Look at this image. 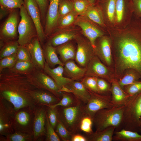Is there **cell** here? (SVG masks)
<instances>
[{
	"instance_id": "cell-38",
	"label": "cell",
	"mask_w": 141,
	"mask_h": 141,
	"mask_svg": "<svg viewBox=\"0 0 141 141\" xmlns=\"http://www.w3.org/2000/svg\"><path fill=\"white\" fill-rule=\"evenodd\" d=\"M102 3L106 11L107 15L109 20L113 22L114 20L115 12L116 0H102Z\"/></svg>"
},
{
	"instance_id": "cell-11",
	"label": "cell",
	"mask_w": 141,
	"mask_h": 141,
	"mask_svg": "<svg viewBox=\"0 0 141 141\" xmlns=\"http://www.w3.org/2000/svg\"><path fill=\"white\" fill-rule=\"evenodd\" d=\"M74 39L77 44L75 60L82 67H86L95 55L94 50L87 38L77 35Z\"/></svg>"
},
{
	"instance_id": "cell-15",
	"label": "cell",
	"mask_w": 141,
	"mask_h": 141,
	"mask_svg": "<svg viewBox=\"0 0 141 141\" xmlns=\"http://www.w3.org/2000/svg\"><path fill=\"white\" fill-rule=\"evenodd\" d=\"M18 15L15 11L12 12L4 24L1 30V38L5 43L15 38L18 28Z\"/></svg>"
},
{
	"instance_id": "cell-16",
	"label": "cell",
	"mask_w": 141,
	"mask_h": 141,
	"mask_svg": "<svg viewBox=\"0 0 141 141\" xmlns=\"http://www.w3.org/2000/svg\"><path fill=\"white\" fill-rule=\"evenodd\" d=\"M26 46L29 50L32 62L36 69L43 70L45 61L43 49L37 36L34 37Z\"/></svg>"
},
{
	"instance_id": "cell-24",
	"label": "cell",
	"mask_w": 141,
	"mask_h": 141,
	"mask_svg": "<svg viewBox=\"0 0 141 141\" xmlns=\"http://www.w3.org/2000/svg\"><path fill=\"white\" fill-rule=\"evenodd\" d=\"M110 92L111 93L112 101L115 107L123 106L130 96L115 80L112 82Z\"/></svg>"
},
{
	"instance_id": "cell-5",
	"label": "cell",
	"mask_w": 141,
	"mask_h": 141,
	"mask_svg": "<svg viewBox=\"0 0 141 141\" xmlns=\"http://www.w3.org/2000/svg\"><path fill=\"white\" fill-rule=\"evenodd\" d=\"M84 105L79 102L76 104L70 107H56L58 119L73 134L77 133L81 121L84 115Z\"/></svg>"
},
{
	"instance_id": "cell-48",
	"label": "cell",
	"mask_w": 141,
	"mask_h": 141,
	"mask_svg": "<svg viewBox=\"0 0 141 141\" xmlns=\"http://www.w3.org/2000/svg\"><path fill=\"white\" fill-rule=\"evenodd\" d=\"M0 2L3 7L9 9L20 8L24 4V0H0Z\"/></svg>"
},
{
	"instance_id": "cell-28",
	"label": "cell",
	"mask_w": 141,
	"mask_h": 141,
	"mask_svg": "<svg viewBox=\"0 0 141 141\" xmlns=\"http://www.w3.org/2000/svg\"><path fill=\"white\" fill-rule=\"evenodd\" d=\"M45 62L51 68L57 65L64 66V64L59 58L56 47L48 43L43 49Z\"/></svg>"
},
{
	"instance_id": "cell-41",
	"label": "cell",
	"mask_w": 141,
	"mask_h": 141,
	"mask_svg": "<svg viewBox=\"0 0 141 141\" xmlns=\"http://www.w3.org/2000/svg\"><path fill=\"white\" fill-rule=\"evenodd\" d=\"M74 10L78 15H85L90 4L86 0H74Z\"/></svg>"
},
{
	"instance_id": "cell-56",
	"label": "cell",
	"mask_w": 141,
	"mask_h": 141,
	"mask_svg": "<svg viewBox=\"0 0 141 141\" xmlns=\"http://www.w3.org/2000/svg\"><path fill=\"white\" fill-rule=\"evenodd\" d=\"M140 127H141V118L140 120Z\"/></svg>"
},
{
	"instance_id": "cell-23",
	"label": "cell",
	"mask_w": 141,
	"mask_h": 141,
	"mask_svg": "<svg viewBox=\"0 0 141 141\" xmlns=\"http://www.w3.org/2000/svg\"><path fill=\"white\" fill-rule=\"evenodd\" d=\"M64 77L74 80H80L85 77L86 67L79 66L73 60L66 62L64 66Z\"/></svg>"
},
{
	"instance_id": "cell-9",
	"label": "cell",
	"mask_w": 141,
	"mask_h": 141,
	"mask_svg": "<svg viewBox=\"0 0 141 141\" xmlns=\"http://www.w3.org/2000/svg\"><path fill=\"white\" fill-rule=\"evenodd\" d=\"M88 90L90 97L88 103L84 105V115L89 116L92 118L98 111L115 107L112 101L111 96L102 95Z\"/></svg>"
},
{
	"instance_id": "cell-53",
	"label": "cell",
	"mask_w": 141,
	"mask_h": 141,
	"mask_svg": "<svg viewBox=\"0 0 141 141\" xmlns=\"http://www.w3.org/2000/svg\"><path fill=\"white\" fill-rule=\"evenodd\" d=\"M71 141H88L86 137L79 134H73Z\"/></svg>"
},
{
	"instance_id": "cell-30",
	"label": "cell",
	"mask_w": 141,
	"mask_h": 141,
	"mask_svg": "<svg viewBox=\"0 0 141 141\" xmlns=\"http://www.w3.org/2000/svg\"><path fill=\"white\" fill-rule=\"evenodd\" d=\"M7 69L12 72L27 75L36 69L32 62L17 61L13 67Z\"/></svg>"
},
{
	"instance_id": "cell-26",
	"label": "cell",
	"mask_w": 141,
	"mask_h": 141,
	"mask_svg": "<svg viewBox=\"0 0 141 141\" xmlns=\"http://www.w3.org/2000/svg\"><path fill=\"white\" fill-rule=\"evenodd\" d=\"M77 35L74 31L64 30L53 36L48 43L56 47L74 39Z\"/></svg>"
},
{
	"instance_id": "cell-8",
	"label": "cell",
	"mask_w": 141,
	"mask_h": 141,
	"mask_svg": "<svg viewBox=\"0 0 141 141\" xmlns=\"http://www.w3.org/2000/svg\"><path fill=\"white\" fill-rule=\"evenodd\" d=\"M34 110L24 108L16 111L12 122L14 131H19L33 135Z\"/></svg>"
},
{
	"instance_id": "cell-43",
	"label": "cell",
	"mask_w": 141,
	"mask_h": 141,
	"mask_svg": "<svg viewBox=\"0 0 141 141\" xmlns=\"http://www.w3.org/2000/svg\"><path fill=\"white\" fill-rule=\"evenodd\" d=\"M46 140L47 141H60V138L56 132L55 130L50 125L46 113Z\"/></svg>"
},
{
	"instance_id": "cell-21",
	"label": "cell",
	"mask_w": 141,
	"mask_h": 141,
	"mask_svg": "<svg viewBox=\"0 0 141 141\" xmlns=\"http://www.w3.org/2000/svg\"><path fill=\"white\" fill-rule=\"evenodd\" d=\"M31 95L37 104L45 106L52 105L60 100L48 91L35 89L30 92Z\"/></svg>"
},
{
	"instance_id": "cell-6",
	"label": "cell",
	"mask_w": 141,
	"mask_h": 141,
	"mask_svg": "<svg viewBox=\"0 0 141 141\" xmlns=\"http://www.w3.org/2000/svg\"><path fill=\"white\" fill-rule=\"evenodd\" d=\"M20 14L21 19L18 26L17 41L19 45L26 46L37 36V30L24 4L20 8Z\"/></svg>"
},
{
	"instance_id": "cell-19",
	"label": "cell",
	"mask_w": 141,
	"mask_h": 141,
	"mask_svg": "<svg viewBox=\"0 0 141 141\" xmlns=\"http://www.w3.org/2000/svg\"><path fill=\"white\" fill-rule=\"evenodd\" d=\"M64 66H58L51 68L45 62L43 71L56 83L60 89L63 86L74 80L64 76Z\"/></svg>"
},
{
	"instance_id": "cell-33",
	"label": "cell",
	"mask_w": 141,
	"mask_h": 141,
	"mask_svg": "<svg viewBox=\"0 0 141 141\" xmlns=\"http://www.w3.org/2000/svg\"><path fill=\"white\" fill-rule=\"evenodd\" d=\"M17 41H12L5 43L1 48L0 59L17 53L19 46Z\"/></svg>"
},
{
	"instance_id": "cell-54",
	"label": "cell",
	"mask_w": 141,
	"mask_h": 141,
	"mask_svg": "<svg viewBox=\"0 0 141 141\" xmlns=\"http://www.w3.org/2000/svg\"><path fill=\"white\" fill-rule=\"evenodd\" d=\"M90 4L93 5L95 2L96 0H86Z\"/></svg>"
},
{
	"instance_id": "cell-1",
	"label": "cell",
	"mask_w": 141,
	"mask_h": 141,
	"mask_svg": "<svg viewBox=\"0 0 141 141\" xmlns=\"http://www.w3.org/2000/svg\"><path fill=\"white\" fill-rule=\"evenodd\" d=\"M36 89L26 75L11 72L7 69L0 73V97L10 103L16 111L24 108L34 110L37 104L30 92Z\"/></svg>"
},
{
	"instance_id": "cell-44",
	"label": "cell",
	"mask_w": 141,
	"mask_h": 141,
	"mask_svg": "<svg viewBox=\"0 0 141 141\" xmlns=\"http://www.w3.org/2000/svg\"><path fill=\"white\" fill-rule=\"evenodd\" d=\"M16 55L17 61L32 62L30 53L26 46L19 45Z\"/></svg>"
},
{
	"instance_id": "cell-45",
	"label": "cell",
	"mask_w": 141,
	"mask_h": 141,
	"mask_svg": "<svg viewBox=\"0 0 141 141\" xmlns=\"http://www.w3.org/2000/svg\"><path fill=\"white\" fill-rule=\"evenodd\" d=\"M126 3V0H116L115 12L118 22L122 19Z\"/></svg>"
},
{
	"instance_id": "cell-2",
	"label": "cell",
	"mask_w": 141,
	"mask_h": 141,
	"mask_svg": "<svg viewBox=\"0 0 141 141\" xmlns=\"http://www.w3.org/2000/svg\"><path fill=\"white\" fill-rule=\"evenodd\" d=\"M130 26L116 39L119 65L122 70L132 69L141 75V17H136Z\"/></svg>"
},
{
	"instance_id": "cell-51",
	"label": "cell",
	"mask_w": 141,
	"mask_h": 141,
	"mask_svg": "<svg viewBox=\"0 0 141 141\" xmlns=\"http://www.w3.org/2000/svg\"><path fill=\"white\" fill-rule=\"evenodd\" d=\"M39 7L41 16L43 18L46 12L48 0H36Z\"/></svg>"
},
{
	"instance_id": "cell-20",
	"label": "cell",
	"mask_w": 141,
	"mask_h": 141,
	"mask_svg": "<svg viewBox=\"0 0 141 141\" xmlns=\"http://www.w3.org/2000/svg\"><path fill=\"white\" fill-rule=\"evenodd\" d=\"M64 86L84 105L86 104L89 101L90 97V92L80 81L73 80Z\"/></svg>"
},
{
	"instance_id": "cell-4",
	"label": "cell",
	"mask_w": 141,
	"mask_h": 141,
	"mask_svg": "<svg viewBox=\"0 0 141 141\" xmlns=\"http://www.w3.org/2000/svg\"><path fill=\"white\" fill-rule=\"evenodd\" d=\"M124 105L104 108L97 112L92 118L96 131L103 130L114 126L118 128L121 126Z\"/></svg>"
},
{
	"instance_id": "cell-50",
	"label": "cell",
	"mask_w": 141,
	"mask_h": 141,
	"mask_svg": "<svg viewBox=\"0 0 141 141\" xmlns=\"http://www.w3.org/2000/svg\"><path fill=\"white\" fill-rule=\"evenodd\" d=\"M97 81L99 94L103 95L108 91H110L111 87L105 80L97 77Z\"/></svg>"
},
{
	"instance_id": "cell-25",
	"label": "cell",
	"mask_w": 141,
	"mask_h": 141,
	"mask_svg": "<svg viewBox=\"0 0 141 141\" xmlns=\"http://www.w3.org/2000/svg\"><path fill=\"white\" fill-rule=\"evenodd\" d=\"M56 47V52L64 64L69 60H75L76 50L72 43L69 42Z\"/></svg>"
},
{
	"instance_id": "cell-31",
	"label": "cell",
	"mask_w": 141,
	"mask_h": 141,
	"mask_svg": "<svg viewBox=\"0 0 141 141\" xmlns=\"http://www.w3.org/2000/svg\"><path fill=\"white\" fill-rule=\"evenodd\" d=\"M61 92L62 98L58 103L54 105L46 106L51 108L58 107H67L75 105L80 102L72 93L64 92Z\"/></svg>"
},
{
	"instance_id": "cell-12",
	"label": "cell",
	"mask_w": 141,
	"mask_h": 141,
	"mask_svg": "<svg viewBox=\"0 0 141 141\" xmlns=\"http://www.w3.org/2000/svg\"><path fill=\"white\" fill-rule=\"evenodd\" d=\"M33 126V141L46 136L47 108L44 105L38 104L34 110Z\"/></svg>"
},
{
	"instance_id": "cell-49",
	"label": "cell",
	"mask_w": 141,
	"mask_h": 141,
	"mask_svg": "<svg viewBox=\"0 0 141 141\" xmlns=\"http://www.w3.org/2000/svg\"><path fill=\"white\" fill-rule=\"evenodd\" d=\"M130 96H133L141 91V81L135 83L124 86L122 89Z\"/></svg>"
},
{
	"instance_id": "cell-3",
	"label": "cell",
	"mask_w": 141,
	"mask_h": 141,
	"mask_svg": "<svg viewBox=\"0 0 141 141\" xmlns=\"http://www.w3.org/2000/svg\"><path fill=\"white\" fill-rule=\"evenodd\" d=\"M141 118V91L130 96L124 105L121 125L123 128L138 132Z\"/></svg>"
},
{
	"instance_id": "cell-22",
	"label": "cell",
	"mask_w": 141,
	"mask_h": 141,
	"mask_svg": "<svg viewBox=\"0 0 141 141\" xmlns=\"http://www.w3.org/2000/svg\"><path fill=\"white\" fill-rule=\"evenodd\" d=\"M95 54L107 64L110 65L111 62V53L110 42L105 37H102L98 44L96 45Z\"/></svg>"
},
{
	"instance_id": "cell-14",
	"label": "cell",
	"mask_w": 141,
	"mask_h": 141,
	"mask_svg": "<svg viewBox=\"0 0 141 141\" xmlns=\"http://www.w3.org/2000/svg\"><path fill=\"white\" fill-rule=\"evenodd\" d=\"M24 5L27 12L36 27L37 36L41 45H43L46 36L44 32L41 21L40 10L36 0H24Z\"/></svg>"
},
{
	"instance_id": "cell-36",
	"label": "cell",
	"mask_w": 141,
	"mask_h": 141,
	"mask_svg": "<svg viewBox=\"0 0 141 141\" xmlns=\"http://www.w3.org/2000/svg\"><path fill=\"white\" fill-rule=\"evenodd\" d=\"M55 130L63 141H71L73 134L67 130L58 118Z\"/></svg>"
},
{
	"instance_id": "cell-47",
	"label": "cell",
	"mask_w": 141,
	"mask_h": 141,
	"mask_svg": "<svg viewBox=\"0 0 141 141\" xmlns=\"http://www.w3.org/2000/svg\"><path fill=\"white\" fill-rule=\"evenodd\" d=\"M138 77L136 74L133 73H130L126 75L121 79L118 83L122 88L124 86L132 84L137 81Z\"/></svg>"
},
{
	"instance_id": "cell-37",
	"label": "cell",
	"mask_w": 141,
	"mask_h": 141,
	"mask_svg": "<svg viewBox=\"0 0 141 141\" xmlns=\"http://www.w3.org/2000/svg\"><path fill=\"white\" fill-rule=\"evenodd\" d=\"M80 80V81L88 90L99 93L97 77L91 76H85Z\"/></svg>"
},
{
	"instance_id": "cell-10",
	"label": "cell",
	"mask_w": 141,
	"mask_h": 141,
	"mask_svg": "<svg viewBox=\"0 0 141 141\" xmlns=\"http://www.w3.org/2000/svg\"><path fill=\"white\" fill-rule=\"evenodd\" d=\"M16 111L12 105L0 97V134L5 136L14 132L12 122Z\"/></svg>"
},
{
	"instance_id": "cell-39",
	"label": "cell",
	"mask_w": 141,
	"mask_h": 141,
	"mask_svg": "<svg viewBox=\"0 0 141 141\" xmlns=\"http://www.w3.org/2000/svg\"><path fill=\"white\" fill-rule=\"evenodd\" d=\"M93 123L92 119L91 117L84 115L80 122L79 129L86 134L91 133L93 132L92 130Z\"/></svg>"
},
{
	"instance_id": "cell-7",
	"label": "cell",
	"mask_w": 141,
	"mask_h": 141,
	"mask_svg": "<svg viewBox=\"0 0 141 141\" xmlns=\"http://www.w3.org/2000/svg\"><path fill=\"white\" fill-rule=\"evenodd\" d=\"M28 80L36 89L45 90L51 92L61 99L62 92L55 81L42 70L36 69L26 75Z\"/></svg>"
},
{
	"instance_id": "cell-13",
	"label": "cell",
	"mask_w": 141,
	"mask_h": 141,
	"mask_svg": "<svg viewBox=\"0 0 141 141\" xmlns=\"http://www.w3.org/2000/svg\"><path fill=\"white\" fill-rule=\"evenodd\" d=\"M89 20L85 15L78 16L74 24L81 28L83 35L89 41L94 50L96 39L102 37L103 33Z\"/></svg>"
},
{
	"instance_id": "cell-52",
	"label": "cell",
	"mask_w": 141,
	"mask_h": 141,
	"mask_svg": "<svg viewBox=\"0 0 141 141\" xmlns=\"http://www.w3.org/2000/svg\"><path fill=\"white\" fill-rule=\"evenodd\" d=\"M136 16L141 17V0H131Z\"/></svg>"
},
{
	"instance_id": "cell-27",
	"label": "cell",
	"mask_w": 141,
	"mask_h": 141,
	"mask_svg": "<svg viewBox=\"0 0 141 141\" xmlns=\"http://www.w3.org/2000/svg\"><path fill=\"white\" fill-rule=\"evenodd\" d=\"M115 129L114 127L110 126L101 131L86 134L85 137L88 141H111Z\"/></svg>"
},
{
	"instance_id": "cell-46",
	"label": "cell",
	"mask_w": 141,
	"mask_h": 141,
	"mask_svg": "<svg viewBox=\"0 0 141 141\" xmlns=\"http://www.w3.org/2000/svg\"><path fill=\"white\" fill-rule=\"evenodd\" d=\"M46 108L47 116L50 123L55 130L58 120L57 108H51L46 106Z\"/></svg>"
},
{
	"instance_id": "cell-34",
	"label": "cell",
	"mask_w": 141,
	"mask_h": 141,
	"mask_svg": "<svg viewBox=\"0 0 141 141\" xmlns=\"http://www.w3.org/2000/svg\"><path fill=\"white\" fill-rule=\"evenodd\" d=\"M33 140L32 134L19 131H14L0 139V141H31Z\"/></svg>"
},
{
	"instance_id": "cell-18",
	"label": "cell",
	"mask_w": 141,
	"mask_h": 141,
	"mask_svg": "<svg viewBox=\"0 0 141 141\" xmlns=\"http://www.w3.org/2000/svg\"><path fill=\"white\" fill-rule=\"evenodd\" d=\"M86 68L85 77L105 78L108 74V68L102 63L96 55L90 60Z\"/></svg>"
},
{
	"instance_id": "cell-55",
	"label": "cell",
	"mask_w": 141,
	"mask_h": 141,
	"mask_svg": "<svg viewBox=\"0 0 141 141\" xmlns=\"http://www.w3.org/2000/svg\"><path fill=\"white\" fill-rule=\"evenodd\" d=\"M138 132H139L141 133V127L139 129Z\"/></svg>"
},
{
	"instance_id": "cell-35",
	"label": "cell",
	"mask_w": 141,
	"mask_h": 141,
	"mask_svg": "<svg viewBox=\"0 0 141 141\" xmlns=\"http://www.w3.org/2000/svg\"><path fill=\"white\" fill-rule=\"evenodd\" d=\"M78 15L74 10L63 16H60L58 25L61 28L66 27L74 23Z\"/></svg>"
},
{
	"instance_id": "cell-32",
	"label": "cell",
	"mask_w": 141,
	"mask_h": 141,
	"mask_svg": "<svg viewBox=\"0 0 141 141\" xmlns=\"http://www.w3.org/2000/svg\"><path fill=\"white\" fill-rule=\"evenodd\" d=\"M92 5L89 6L85 15L95 23L100 25H103V20L101 10L98 7Z\"/></svg>"
},
{
	"instance_id": "cell-42",
	"label": "cell",
	"mask_w": 141,
	"mask_h": 141,
	"mask_svg": "<svg viewBox=\"0 0 141 141\" xmlns=\"http://www.w3.org/2000/svg\"><path fill=\"white\" fill-rule=\"evenodd\" d=\"M74 10L73 2L69 0H60L58 8L59 16L67 14Z\"/></svg>"
},
{
	"instance_id": "cell-17",
	"label": "cell",
	"mask_w": 141,
	"mask_h": 141,
	"mask_svg": "<svg viewBox=\"0 0 141 141\" xmlns=\"http://www.w3.org/2000/svg\"><path fill=\"white\" fill-rule=\"evenodd\" d=\"M60 0H50L46 17L45 33L49 35L58 25L59 17V6Z\"/></svg>"
},
{
	"instance_id": "cell-29",
	"label": "cell",
	"mask_w": 141,
	"mask_h": 141,
	"mask_svg": "<svg viewBox=\"0 0 141 141\" xmlns=\"http://www.w3.org/2000/svg\"><path fill=\"white\" fill-rule=\"evenodd\" d=\"M114 141H141V135L138 132L124 128L119 131H115L113 137Z\"/></svg>"
},
{
	"instance_id": "cell-40",
	"label": "cell",
	"mask_w": 141,
	"mask_h": 141,
	"mask_svg": "<svg viewBox=\"0 0 141 141\" xmlns=\"http://www.w3.org/2000/svg\"><path fill=\"white\" fill-rule=\"evenodd\" d=\"M17 61L16 54L1 59L0 73L4 69L12 68L15 64Z\"/></svg>"
}]
</instances>
